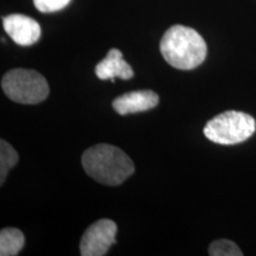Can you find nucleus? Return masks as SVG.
Returning a JSON list of instances; mask_svg holds the SVG:
<instances>
[{
    "label": "nucleus",
    "mask_w": 256,
    "mask_h": 256,
    "mask_svg": "<svg viewBox=\"0 0 256 256\" xmlns=\"http://www.w3.org/2000/svg\"><path fill=\"white\" fill-rule=\"evenodd\" d=\"M2 88L12 101L24 104L43 102L49 95L46 80L30 69H12L2 76Z\"/></svg>",
    "instance_id": "nucleus-4"
},
{
    "label": "nucleus",
    "mask_w": 256,
    "mask_h": 256,
    "mask_svg": "<svg viewBox=\"0 0 256 256\" xmlns=\"http://www.w3.org/2000/svg\"><path fill=\"white\" fill-rule=\"evenodd\" d=\"M82 165L89 177L110 186L122 184L136 170L122 150L108 144L89 147L82 156Z\"/></svg>",
    "instance_id": "nucleus-1"
},
{
    "label": "nucleus",
    "mask_w": 256,
    "mask_h": 256,
    "mask_svg": "<svg viewBox=\"0 0 256 256\" xmlns=\"http://www.w3.org/2000/svg\"><path fill=\"white\" fill-rule=\"evenodd\" d=\"M256 122L252 115L228 110L212 118L203 132L210 142L220 145H236L248 140L255 133Z\"/></svg>",
    "instance_id": "nucleus-3"
},
{
    "label": "nucleus",
    "mask_w": 256,
    "mask_h": 256,
    "mask_svg": "<svg viewBox=\"0 0 256 256\" xmlns=\"http://www.w3.org/2000/svg\"><path fill=\"white\" fill-rule=\"evenodd\" d=\"M95 74L102 81L110 80L112 82H114L115 78L130 80L134 76L132 66L124 60L122 52L118 49H110L108 51L106 58L96 66Z\"/></svg>",
    "instance_id": "nucleus-8"
},
{
    "label": "nucleus",
    "mask_w": 256,
    "mask_h": 256,
    "mask_svg": "<svg viewBox=\"0 0 256 256\" xmlns=\"http://www.w3.org/2000/svg\"><path fill=\"white\" fill-rule=\"evenodd\" d=\"M159 96L153 90H136L127 92L113 101L114 110L120 115L140 113L152 110L158 106Z\"/></svg>",
    "instance_id": "nucleus-7"
},
{
    "label": "nucleus",
    "mask_w": 256,
    "mask_h": 256,
    "mask_svg": "<svg viewBox=\"0 0 256 256\" xmlns=\"http://www.w3.org/2000/svg\"><path fill=\"white\" fill-rule=\"evenodd\" d=\"M18 153L8 142L0 140V184H4L8 171L18 162Z\"/></svg>",
    "instance_id": "nucleus-10"
},
{
    "label": "nucleus",
    "mask_w": 256,
    "mask_h": 256,
    "mask_svg": "<svg viewBox=\"0 0 256 256\" xmlns=\"http://www.w3.org/2000/svg\"><path fill=\"white\" fill-rule=\"evenodd\" d=\"M25 244L24 234L17 228H5L0 232V255L16 256Z\"/></svg>",
    "instance_id": "nucleus-9"
},
{
    "label": "nucleus",
    "mask_w": 256,
    "mask_h": 256,
    "mask_svg": "<svg viewBox=\"0 0 256 256\" xmlns=\"http://www.w3.org/2000/svg\"><path fill=\"white\" fill-rule=\"evenodd\" d=\"M209 254L211 256H242L243 252L232 241L217 240L210 244Z\"/></svg>",
    "instance_id": "nucleus-11"
},
{
    "label": "nucleus",
    "mask_w": 256,
    "mask_h": 256,
    "mask_svg": "<svg viewBox=\"0 0 256 256\" xmlns=\"http://www.w3.org/2000/svg\"><path fill=\"white\" fill-rule=\"evenodd\" d=\"M116 223L112 220H98L83 234L80 242L82 256H104L115 243Z\"/></svg>",
    "instance_id": "nucleus-5"
},
{
    "label": "nucleus",
    "mask_w": 256,
    "mask_h": 256,
    "mask_svg": "<svg viewBox=\"0 0 256 256\" xmlns=\"http://www.w3.org/2000/svg\"><path fill=\"white\" fill-rule=\"evenodd\" d=\"M72 0H34V4L40 12L43 14H50V12H57L63 10L69 5Z\"/></svg>",
    "instance_id": "nucleus-12"
},
{
    "label": "nucleus",
    "mask_w": 256,
    "mask_h": 256,
    "mask_svg": "<svg viewBox=\"0 0 256 256\" xmlns=\"http://www.w3.org/2000/svg\"><path fill=\"white\" fill-rule=\"evenodd\" d=\"M2 25L6 34L19 46H32L40 38L42 30L40 24L28 16L10 14L4 18Z\"/></svg>",
    "instance_id": "nucleus-6"
},
{
    "label": "nucleus",
    "mask_w": 256,
    "mask_h": 256,
    "mask_svg": "<svg viewBox=\"0 0 256 256\" xmlns=\"http://www.w3.org/2000/svg\"><path fill=\"white\" fill-rule=\"evenodd\" d=\"M160 52L170 66L179 70L197 68L206 58L204 38L194 28L184 25L170 28L160 40Z\"/></svg>",
    "instance_id": "nucleus-2"
}]
</instances>
